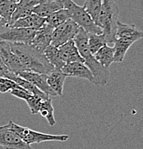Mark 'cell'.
Here are the masks:
<instances>
[{
  "label": "cell",
  "mask_w": 143,
  "mask_h": 149,
  "mask_svg": "<svg viewBox=\"0 0 143 149\" xmlns=\"http://www.w3.org/2000/svg\"><path fill=\"white\" fill-rule=\"evenodd\" d=\"M88 33L80 27L74 38V42L79 49V53L84 60L83 63L89 69L94 77L95 85L104 86L109 82V70L102 66L91 53L88 48Z\"/></svg>",
  "instance_id": "cell-1"
},
{
  "label": "cell",
  "mask_w": 143,
  "mask_h": 149,
  "mask_svg": "<svg viewBox=\"0 0 143 149\" xmlns=\"http://www.w3.org/2000/svg\"><path fill=\"white\" fill-rule=\"evenodd\" d=\"M102 4V0H86L83 4V8L94 20L95 24L100 12Z\"/></svg>",
  "instance_id": "cell-25"
},
{
  "label": "cell",
  "mask_w": 143,
  "mask_h": 149,
  "mask_svg": "<svg viewBox=\"0 0 143 149\" xmlns=\"http://www.w3.org/2000/svg\"><path fill=\"white\" fill-rule=\"evenodd\" d=\"M48 97H50V96H48ZM46 97H39V96L33 95H32L29 99H27V100H26L25 102H27V105H28L29 110H30V112L32 113V115L38 114L39 109H40L41 102L43 101V99L46 98Z\"/></svg>",
  "instance_id": "cell-27"
},
{
  "label": "cell",
  "mask_w": 143,
  "mask_h": 149,
  "mask_svg": "<svg viewBox=\"0 0 143 149\" xmlns=\"http://www.w3.org/2000/svg\"><path fill=\"white\" fill-rule=\"evenodd\" d=\"M70 19V14L66 9H61L46 18V24L55 29Z\"/></svg>",
  "instance_id": "cell-22"
},
{
  "label": "cell",
  "mask_w": 143,
  "mask_h": 149,
  "mask_svg": "<svg viewBox=\"0 0 143 149\" xmlns=\"http://www.w3.org/2000/svg\"><path fill=\"white\" fill-rule=\"evenodd\" d=\"M63 9L62 0H40L32 9V13L46 18L51 14Z\"/></svg>",
  "instance_id": "cell-15"
},
{
  "label": "cell",
  "mask_w": 143,
  "mask_h": 149,
  "mask_svg": "<svg viewBox=\"0 0 143 149\" xmlns=\"http://www.w3.org/2000/svg\"><path fill=\"white\" fill-rule=\"evenodd\" d=\"M19 88L20 87L17 85V83H15L13 80L0 76V93H7L10 92L12 90Z\"/></svg>",
  "instance_id": "cell-28"
},
{
  "label": "cell",
  "mask_w": 143,
  "mask_h": 149,
  "mask_svg": "<svg viewBox=\"0 0 143 149\" xmlns=\"http://www.w3.org/2000/svg\"><path fill=\"white\" fill-rule=\"evenodd\" d=\"M8 22L4 19L0 17V32L3 30L5 27H8Z\"/></svg>",
  "instance_id": "cell-31"
},
{
  "label": "cell",
  "mask_w": 143,
  "mask_h": 149,
  "mask_svg": "<svg viewBox=\"0 0 143 149\" xmlns=\"http://www.w3.org/2000/svg\"><path fill=\"white\" fill-rule=\"evenodd\" d=\"M16 4V3L9 0H0V17L6 20L8 22V25Z\"/></svg>",
  "instance_id": "cell-26"
},
{
  "label": "cell",
  "mask_w": 143,
  "mask_h": 149,
  "mask_svg": "<svg viewBox=\"0 0 143 149\" xmlns=\"http://www.w3.org/2000/svg\"><path fill=\"white\" fill-rule=\"evenodd\" d=\"M36 30L27 28L7 27L0 32V41L30 45Z\"/></svg>",
  "instance_id": "cell-6"
},
{
  "label": "cell",
  "mask_w": 143,
  "mask_h": 149,
  "mask_svg": "<svg viewBox=\"0 0 143 149\" xmlns=\"http://www.w3.org/2000/svg\"><path fill=\"white\" fill-rule=\"evenodd\" d=\"M10 93L15 97L22 99V100H25V101H26L27 99H29L32 95L30 93L25 91V90L23 89L21 87L19 88H15V89L12 90V91H10Z\"/></svg>",
  "instance_id": "cell-29"
},
{
  "label": "cell",
  "mask_w": 143,
  "mask_h": 149,
  "mask_svg": "<svg viewBox=\"0 0 143 149\" xmlns=\"http://www.w3.org/2000/svg\"><path fill=\"white\" fill-rule=\"evenodd\" d=\"M114 47L105 45L94 55V57L101 65L109 69L112 63H114Z\"/></svg>",
  "instance_id": "cell-19"
},
{
  "label": "cell",
  "mask_w": 143,
  "mask_h": 149,
  "mask_svg": "<svg viewBox=\"0 0 143 149\" xmlns=\"http://www.w3.org/2000/svg\"><path fill=\"white\" fill-rule=\"evenodd\" d=\"M9 124L11 129L15 132L25 143L30 146L33 143H40L48 141L66 142L69 139L68 135H53L35 131L30 128L18 125L12 120L9 121Z\"/></svg>",
  "instance_id": "cell-5"
},
{
  "label": "cell",
  "mask_w": 143,
  "mask_h": 149,
  "mask_svg": "<svg viewBox=\"0 0 143 149\" xmlns=\"http://www.w3.org/2000/svg\"><path fill=\"white\" fill-rule=\"evenodd\" d=\"M40 0H20L17 3L16 7L9 22V27L12 26L19 19L25 17L32 14V9Z\"/></svg>",
  "instance_id": "cell-16"
},
{
  "label": "cell",
  "mask_w": 143,
  "mask_h": 149,
  "mask_svg": "<svg viewBox=\"0 0 143 149\" xmlns=\"http://www.w3.org/2000/svg\"><path fill=\"white\" fill-rule=\"evenodd\" d=\"M67 75L60 70L51 71L47 74V82L50 88L55 92L57 96H62L63 94V87Z\"/></svg>",
  "instance_id": "cell-17"
},
{
  "label": "cell",
  "mask_w": 143,
  "mask_h": 149,
  "mask_svg": "<svg viewBox=\"0 0 143 149\" xmlns=\"http://www.w3.org/2000/svg\"><path fill=\"white\" fill-rule=\"evenodd\" d=\"M20 77L33 84L40 91L50 97H56L57 95L50 88L47 82V74L32 71L24 70L18 74Z\"/></svg>",
  "instance_id": "cell-10"
},
{
  "label": "cell",
  "mask_w": 143,
  "mask_h": 149,
  "mask_svg": "<svg viewBox=\"0 0 143 149\" xmlns=\"http://www.w3.org/2000/svg\"><path fill=\"white\" fill-rule=\"evenodd\" d=\"M9 1H12V2H14V3H18V2H19L20 1V0H9Z\"/></svg>",
  "instance_id": "cell-32"
},
{
  "label": "cell",
  "mask_w": 143,
  "mask_h": 149,
  "mask_svg": "<svg viewBox=\"0 0 143 149\" xmlns=\"http://www.w3.org/2000/svg\"><path fill=\"white\" fill-rule=\"evenodd\" d=\"M0 57L10 72L18 74L25 70L22 65L13 52L10 43L8 42L0 41Z\"/></svg>",
  "instance_id": "cell-9"
},
{
  "label": "cell",
  "mask_w": 143,
  "mask_h": 149,
  "mask_svg": "<svg viewBox=\"0 0 143 149\" xmlns=\"http://www.w3.org/2000/svg\"><path fill=\"white\" fill-rule=\"evenodd\" d=\"M8 69H7V67L3 63L2 60H1V57H0V76H1V77H5L6 74L8 73Z\"/></svg>",
  "instance_id": "cell-30"
},
{
  "label": "cell",
  "mask_w": 143,
  "mask_h": 149,
  "mask_svg": "<svg viewBox=\"0 0 143 149\" xmlns=\"http://www.w3.org/2000/svg\"><path fill=\"white\" fill-rule=\"evenodd\" d=\"M38 114L46 118L50 126H54L56 124V120L54 116V108L53 106L51 97H48L43 99L40 105V109H39Z\"/></svg>",
  "instance_id": "cell-20"
},
{
  "label": "cell",
  "mask_w": 143,
  "mask_h": 149,
  "mask_svg": "<svg viewBox=\"0 0 143 149\" xmlns=\"http://www.w3.org/2000/svg\"><path fill=\"white\" fill-rule=\"evenodd\" d=\"M62 1L63 9H67L69 12L70 19L81 28L88 34H103L102 29L96 25L83 7L78 5L73 0H62Z\"/></svg>",
  "instance_id": "cell-4"
},
{
  "label": "cell",
  "mask_w": 143,
  "mask_h": 149,
  "mask_svg": "<svg viewBox=\"0 0 143 149\" xmlns=\"http://www.w3.org/2000/svg\"><path fill=\"white\" fill-rule=\"evenodd\" d=\"M0 146L5 149H32L11 129L9 123L0 126Z\"/></svg>",
  "instance_id": "cell-8"
},
{
  "label": "cell",
  "mask_w": 143,
  "mask_h": 149,
  "mask_svg": "<svg viewBox=\"0 0 143 149\" xmlns=\"http://www.w3.org/2000/svg\"><path fill=\"white\" fill-rule=\"evenodd\" d=\"M43 54H44L45 57H46L48 61L49 62L50 64L53 67L54 69L60 70H61L63 67L66 65L64 62L62 60V59L60 58L58 49H57L56 47H54L50 45L45 49Z\"/></svg>",
  "instance_id": "cell-21"
},
{
  "label": "cell",
  "mask_w": 143,
  "mask_h": 149,
  "mask_svg": "<svg viewBox=\"0 0 143 149\" xmlns=\"http://www.w3.org/2000/svg\"><path fill=\"white\" fill-rule=\"evenodd\" d=\"M88 48L93 55H94L101 48L107 45V41L103 34H88Z\"/></svg>",
  "instance_id": "cell-24"
},
{
  "label": "cell",
  "mask_w": 143,
  "mask_h": 149,
  "mask_svg": "<svg viewBox=\"0 0 143 149\" xmlns=\"http://www.w3.org/2000/svg\"><path fill=\"white\" fill-rule=\"evenodd\" d=\"M119 9L114 0H102V7L96 24L102 29L107 44H114Z\"/></svg>",
  "instance_id": "cell-3"
},
{
  "label": "cell",
  "mask_w": 143,
  "mask_h": 149,
  "mask_svg": "<svg viewBox=\"0 0 143 149\" xmlns=\"http://www.w3.org/2000/svg\"><path fill=\"white\" fill-rule=\"evenodd\" d=\"M60 53V58L65 64L71 63H84V60L80 55L77 47L76 46L74 40H69L62 45L57 47Z\"/></svg>",
  "instance_id": "cell-14"
},
{
  "label": "cell",
  "mask_w": 143,
  "mask_h": 149,
  "mask_svg": "<svg viewBox=\"0 0 143 149\" xmlns=\"http://www.w3.org/2000/svg\"><path fill=\"white\" fill-rule=\"evenodd\" d=\"M45 22H46V18L41 17L35 14L32 13L25 17L18 19L10 27L27 28V29L38 30L40 27H43Z\"/></svg>",
  "instance_id": "cell-18"
},
{
  "label": "cell",
  "mask_w": 143,
  "mask_h": 149,
  "mask_svg": "<svg viewBox=\"0 0 143 149\" xmlns=\"http://www.w3.org/2000/svg\"><path fill=\"white\" fill-rule=\"evenodd\" d=\"M61 71L66 74L67 77H74L77 78L84 79L90 83L95 84L94 77L91 71L82 63H71L66 64L61 69Z\"/></svg>",
  "instance_id": "cell-11"
},
{
  "label": "cell",
  "mask_w": 143,
  "mask_h": 149,
  "mask_svg": "<svg viewBox=\"0 0 143 149\" xmlns=\"http://www.w3.org/2000/svg\"><path fill=\"white\" fill-rule=\"evenodd\" d=\"M53 29L45 22L43 27L36 30L35 37L32 39L30 45L43 53L45 49L50 45Z\"/></svg>",
  "instance_id": "cell-13"
},
{
  "label": "cell",
  "mask_w": 143,
  "mask_h": 149,
  "mask_svg": "<svg viewBox=\"0 0 143 149\" xmlns=\"http://www.w3.org/2000/svg\"><path fill=\"white\" fill-rule=\"evenodd\" d=\"M79 27L71 19L53 29L51 38V45L58 47L69 40H74L79 30Z\"/></svg>",
  "instance_id": "cell-7"
},
{
  "label": "cell",
  "mask_w": 143,
  "mask_h": 149,
  "mask_svg": "<svg viewBox=\"0 0 143 149\" xmlns=\"http://www.w3.org/2000/svg\"><path fill=\"white\" fill-rule=\"evenodd\" d=\"M143 37V32L136 27L135 24H125L119 22L116 27L115 39H120L132 42L141 40Z\"/></svg>",
  "instance_id": "cell-12"
},
{
  "label": "cell",
  "mask_w": 143,
  "mask_h": 149,
  "mask_svg": "<svg viewBox=\"0 0 143 149\" xmlns=\"http://www.w3.org/2000/svg\"><path fill=\"white\" fill-rule=\"evenodd\" d=\"M114 45V63H122L127 51L133 44L130 42L125 41L120 39H115Z\"/></svg>",
  "instance_id": "cell-23"
},
{
  "label": "cell",
  "mask_w": 143,
  "mask_h": 149,
  "mask_svg": "<svg viewBox=\"0 0 143 149\" xmlns=\"http://www.w3.org/2000/svg\"><path fill=\"white\" fill-rule=\"evenodd\" d=\"M10 43L12 51L18 57L25 70L48 74L54 70L44 54L30 45Z\"/></svg>",
  "instance_id": "cell-2"
}]
</instances>
